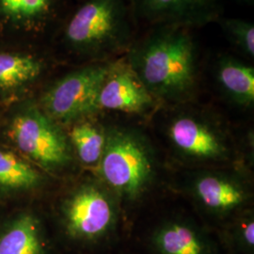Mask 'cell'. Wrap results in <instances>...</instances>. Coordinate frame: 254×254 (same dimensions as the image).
<instances>
[{"instance_id": "cell-4", "label": "cell", "mask_w": 254, "mask_h": 254, "mask_svg": "<svg viewBox=\"0 0 254 254\" xmlns=\"http://www.w3.org/2000/svg\"><path fill=\"white\" fill-rule=\"evenodd\" d=\"M109 67L110 64H93L56 82L43 96L45 112L67 123L97 111V98Z\"/></svg>"}, {"instance_id": "cell-8", "label": "cell", "mask_w": 254, "mask_h": 254, "mask_svg": "<svg viewBox=\"0 0 254 254\" xmlns=\"http://www.w3.org/2000/svg\"><path fill=\"white\" fill-rule=\"evenodd\" d=\"M140 14L160 27L200 26L218 18V0H139Z\"/></svg>"}, {"instance_id": "cell-1", "label": "cell", "mask_w": 254, "mask_h": 254, "mask_svg": "<svg viewBox=\"0 0 254 254\" xmlns=\"http://www.w3.org/2000/svg\"><path fill=\"white\" fill-rule=\"evenodd\" d=\"M127 64L153 96L180 99L195 85L196 45L186 28L160 27L130 48Z\"/></svg>"}, {"instance_id": "cell-9", "label": "cell", "mask_w": 254, "mask_h": 254, "mask_svg": "<svg viewBox=\"0 0 254 254\" xmlns=\"http://www.w3.org/2000/svg\"><path fill=\"white\" fill-rule=\"evenodd\" d=\"M174 145L185 154L200 158H216L224 147L216 134L203 123L190 116L175 119L170 127Z\"/></svg>"}, {"instance_id": "cell-15", "label": "cell", "mask_w": 254, "mask_h": 254, "mask_svg": "<svg viewBox=\"0 0 254 254\" xmlns=\"http://www.w3.org/2000/svg\"><path fill=\"white\" fill-rule=\"evenodd\" d=\"M40 175L29 164L8 151L0 150V188L24 190L37 186Z\"/></svg>"}, {"instance_id": "cell-16", "label": "cell", "mask_w": 254, "mask_h": 254, "mask_svg": "<svg viewBox=\"0 0 254 254\" xmlns=\"http://www.w3.org/2000/svg\"><path fill=\"white\" fill-rule=\"evenodd\" d=\"M71 140L83 163L94 165L100 162L106 136L98 127L90 123L78 124L71 131Z\"/></svg>"}, {"instance_id": "cell-17", "label": "cell", "mask_w": 254, "mask_h": 254, "mask_svg": "<svg viewBox=\"0 0 254 254\" xmlns=\"http://www.w3.org/2000/svg\"><path fill=\"white\" fill-rule=\"evenodd\" d=\"M221 27L231 42L247 57L254 56V26L243 19L224 18L220 21Z\"/></svg>"}, {"instance_id": "cell-6", "label": "cell", "mask_w": 254, "mask_h": 254, "mask_svg": "<svg viewBox=\"0 0 254 254\" xmlns=\"http://www.w3.org/2000/svg\"><path fill=\"white\" fill-rule=\"evenodd\" d=\"M65 220L69 233L81 239L104 236L114 220V210L108 196L93 186L82 187L65 206Z\"/></svg>"}, {"instance_id": "cell-3", "label": "cell", "mask_w": 254, "mask_h": 254, "mask_svg": "<svg viewBox=\"0 0 254 254\" xmlns=\"http://www.w3.org/2000/svg\"><path fill=\"white\" fill-rule=\"evenodd\" d=\"M100 172L103 179L120 195L135 198L150 181L153 165L140 139L130 132L115 129L106 136Z\"/></svg>"}, {"instance_id": "cell-5", "label": "cell", "mask_w": 254, "mask_h": 254, "mask_svg": "<svg viewBox=\"0 0 254 254\" xmlns=\"http://www.w3.org/2000/svg\"><path fill=\"white\" fill-rule=\"evenodd\" d=\"M9 135L28 157L46 167H59L70 159L66 137L46 112L30 107L13 118Z\"/></svg>"}, {"instance_id": "cell-7", "label": "cell", "mask_w": 254, "mask_h": 254, "mask_svg": "<svg viewBox=\"0 0 254 254\" xmlns=\"http://www.w3.org/2000/svg\"><path fill=\"white\" fill-rule=\"evenodd\" d=\"M154 104L146 89L127 63L110 64L109 73L101 87L97 109L141 113Z\"/></svg>"}, {"instance_id": "cell-14", "label": "cell", "mask_w": 254, "mask_h": 254, "mask_svg": "<svg viewBox=\"0 0 254 254\" xmlns=\"http://www.w3.org/2000/svg\"><path fill=\"white\" fill-rule=\"evenodd\" d=\"M154 242L161 254H206L200 236L180 223H172L159 230Z\"/></svg>"}, {"instance_id": "cell-2", "label": "cell", "mask_w": 254, "mask_h": 254, "mask_svg": "<svg viewBox=\"0 0 254 254\" xmlns=\"http://www.w3.org/2000/svg\"><path fill=\"white\" fill-rule=\"evenodd\" d=\"M65 39L86 54L109 56L125 49L130 27L125 0H89L70 19Z\"/></svg>"}, {"instance_id": "cell-11", "label": "cell", "mask_w": 254, "mask_h": 254, "mask_svg": "<svg viewBox=\"0 0 254 254\" xmlns=\"http://www.w3.org/2000/svg\"><path fill=\"white\" fill-rule=\"evenodd\" d=\"M44 247L36 220L22 216L0 237V254H43Z\"/></svg>"}, {"instance_id": "cell-18", "label": "cell", "mask_w": 254, "mask_h": 254, "mask_svg": "<svg viewBox=\"0 0 254 254\" xmlns=\"http://www.w3.org/2000/svg\"><path fill=\"white\" fill-rule=\"evenodd\" d=\"M51 6V0H0V9L9 17L33 20L44 16Z\"/></svg>"}, {"instance_id": "cell-19", "label": "cell", "mask_w": 254, "mask_h": 254, "mask_svg": "<svg viewBox=\"0 0 254 254\" xmlns=\"http://www.w3.org/2000/svg\"><path fill=\"white\" fill-rule=\"evenodd\" d=\"M242 236L244 238V242L249 247L254 245V221H249L244 225L242 230Z\"/></svg>"}, {"instance_id": "cell-10", "label": "cell", "mask_w": 254, "mask_h": 254, "mask_svg": "<svg viewBox=\"0 0 254 254\" xmlns=\"http://www.w3.org/2000/svg\"><path fill=\"white\" fill-rule=\"evenodd\" d=\"M218 80L223 90L236 102L253 105L254 101V69L232 58L219 61Z\"/></svg>"}, {"instance_id": "cell-13", "label": "cell", "mask_w": 254, "mask_h": 254, "mask_svg": "<svg viewBox=\"0 0 254 254\" xmlns=\"http://www.w3.org/2000/svg\"><path fill=\"white\" fill-rule=\"evenodd\" d=\"M43 71L36 58L17 53H0V91L15 90L35 80Z\"/></svg>"}, {"instance_id": "cell-12", "label": "cell", "mask_w": 254, "mask_h": 254, "mask_svg": "<svg viewBox=\"0 0 254 254\" xmlns=\"http://www.w3.org/2000/svg\"><path fill=\"white\" fill-rule=\"evenodd\" d=\"M195 191L206 207L217 211L236 208L245 200L244 190L239 186L216 176L200 178L196 184Z\"/></svg>"}]
</instances>
